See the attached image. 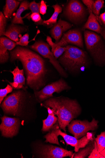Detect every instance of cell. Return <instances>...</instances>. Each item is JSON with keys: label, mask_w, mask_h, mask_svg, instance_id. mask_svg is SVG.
Returning a JSON list of instances; mask_svg holds the SVG:
<instances>
[{"label": "cell", "mask_w": 105, "mask_h": 158, "mask_svg": "<svg viewBox=\"0 0 105 158\" xmlns=\"http://www.w3.org/2000/svg\"><path fill=\"white\" fill-rule=\"evenodd\" d=\"M10 52L11 61L18 60L22 63L27 84L34 91H38L45 85L47 70L44 60L36 53L23 47H18Z\"/></svg>", "instance_id": "1"}, {"label": "cell", "mask_w": 105, "mask_h": 158, "mask_svg": "<svg viewBox=\"0 0 105 158\" xmlns=\"http://www.w3.org/2000/svg\"><path fill=\"white\" fill-rule=\"evenodd\" d=\"M42 106L54 110L58 118L59 128L66 133V127L81 114V109L76 100L63 97H51L46 100Z\"/></svg>", "instance_id": "2"}, {"label": "cell", "mask_w": 105, "mask_h": 158, "mask_svg": "<svg viewBox=\"0 0 105 158\" xmlns=\"http://www.w3.org/2000/svg\"><path fill=\"white\" fill-rule=\"evenodd\" d=\"M59 136H61L63 138L67 146L70 145L74 147L75 152H78L80 149L85 148L90 141L95 138L93 133L88 132L86 135L80 139H77L74 137L63 132L60 129L57 122L51 128L49 133L44 136V138L46 139L45 142L60 146L58 141Z\"/></svg>", "instance_id": "3"}, {"label": "cell", "mask_w": 105, "mask_h": 158, "mask_svg": "<svg viewBox=\"0 0 105 158\" xmlns=\"http://www.w3.org/2000/svg\"><path fill=\"white\" fill-rule=\"evenodd\" d=\"M65 47V51L59 61L66 69L76 71L86 65L87 57L84 51L71 45Z\"/></svg>", "instance_id": "4"}, {"label": "cell", "mask_w": 105, "mask_h": 158, "mask_svg": "<svg viewBox=\"0 0 105 158\" xmlns=\"http://www.w3.org/2000/svg\"><path fill=\"white\" fill-rule=\"evenodd\" d=\"M84 37L87 48L95 61L101 65L105 64V46L101 37L87 30L84 31Z\"/></svg>", "instance_id": "5"}, {"label": "cell", "mask_w": 105, "mask_h": 158, "mask_svg": "<svg viewBox=\"0 0 105 158\" xmlns=\"http://www.w3.org/2000/svg\"><path fill=\"white\" fill-rule=\"evenodd\" d=\"M25 95L21 90L14 91L7 96L1 107L5 114L21 117L24 106Z\"/></svg>", "instance_id": "6"}, {"label": "cell", "mask_w": 105, "mask_h": 158, "mask_svg": "<svg viewBox=\"0 0 105 158\" xmlns=\"http://www.w3.org/2000/svg\"><path fill=\"white\" fill-rule=\"evenodd\" d=\"M35 153L39 158H63L69 156L72 158L73 153L62 148L49 144L38 143L35 145Z\"/></svg>", "instance_id": "7"}, {"label": "cell", "mask_w": 105, "mask_h": 158, "mask_svg": "<svg viewBox=\"0 0 105 158\" xmlns=\"http://www.w3.org/2000/svg\"><path fill=\"white\" fill-rule=\"evenodd\" d=\"M98 121L93 118L89 122L87 120H73L67 126L68 131L77 139L86 135L90 131H94L98 128Z\"/></svg>", "instance_id": "8"}, {"label": "cell", "mask_w": 105, "mask_h": 158, "mask_svg": "<svg viewBox=\"0 0 105 158\" xmlns=\"http://www.w3.org/2000/svg\"><path fill=\"white\" fill-rule=\"evenodd\" d=\"M70 89L67 83L61 79L48 85L40 91H34V94L38 101L41 102L53 97V94L55 93H59Z\"/></svg>", "instance_id": "9"}, {"label": "cell", "mask_w": 105, "mask_h": 158, "mask_svg": "<svg viewBox=\"0 0 105 158\" xmlns=\"http://www.w3.org/2000/svg\"><path fill=\"white\" fill-rule=\"evenodd\" d=\"M30 48L37 51L45 58L49 59L50 62L60 74L64 77L67 76L65 70L56 60L53 53L50 51L48 44L43 42L38 41L36 42L34 44L30 46Z\"/></svg>", "instance_id": "10"}, {"label": "cell", "mask_w": 105, "mask_h": 158, "mask_svg": "<svg viewBox=\"0 0 105 158\" xmlns=\"http://www.w3.org/2000/svg\"><path fill=\"white\" fill-rule=\"evenodd\" d=\"M0 131L5 137L12 138L18 133L21 124L19 118H10L4 115L1 118Z\"/></svg>", "instance_id": "11"}, {"label": "cell", "mask_w": 105, "mask_h": 158, "mask_svg": "<svg viewBox=\"0 0 105 158\" xmlns=\"http://www.w3.org/2000/svg\"><path fill=\"white\" fill-rule=\"evenodd\" d=\"M85 9L83 5L78 1H71L66 9V15L71 20L77 22L84 16Z\"/></svg>", "instance_id": "12"}, {"label": "cell", "mask_w": 105, "mask_h": 158, "mask_svg": "<svg viewBox=\"0 0 105 158\" xmlns=\"http://www.w3.org/2000/svg\"><path fill=\"white\" fill-rule=\"evenodd\" d=\"M57 44L63 47L68 44H73L81 48L83 47L81 33L79 30L77 29L70 30L64 34Z\"/></svg>", "instance_id": "13"}, {"label": "cell", "mask_w": 105, "mask_h": 158, "mask_svg": "<svg viewBox=\"0 0 105 158\" xmlns=\"http://www.w3.org/2000/svg\"><path fill=\"white\" fill-rule=\"evenodd\" d=\"M17 45L16 43L5 37L0 39V62L1 64L6 62L9 58L7 50H12Z\"/></svg>", "instance_id": "14"}, {"label": "cell", "mask_w": 105, "mask_h": 158, "mask_svg": "<svg viewBox=\"0 0 105 158\" xmlns=\"http://www.w3.org/2000/svg\"><path fill=\"white\" fill-rule=\"evenodd\" d=\"M88 19L84 25L83 28L95 31L100 34L105 40V28L100 25L96 16L92 12L90 13Z\"/></svg>", "instance_id": "15"}, {"label": "cell", "mask_w": 105, "mask_h": 158, "mask_svg": "<svg viewBox=\"0 0 105 158\" xmlns=\"http://www.w3.org/2000/svg\"><path fill=\"white\" fill-rule=\"evenodd\" d=\"M10 72L13 75L14 81L11 82L8 81H7L13 89L18 90L23 89L25 90L24 85L25 84L26 79L24 76L23 69H20L18 66H17L13 71H10Z\"/></svg>", "instance_id": "16"}, {"label": "cell", "mask_w": 105, "mask_h": 158, "mask_svg": "<svg viewBox=\"0 0 105 158\" xmlns=\"http://www.w3.org/2000/svg\"><path fill=\"white\" fill-rule=\"evenodd\" d=\"M72 27L69 23L60 19L51 28L50 33L52 36L55 40V43L59 41L63 33Z\"/></svg>", "instance_id": "17"}, {"label": "cell", "mask_w": 105, "mask_h": 158, "mask_svg": "<svg viewBox=\"0 0 105 158\" xmlns=\"http://www.w3.org/2000/svg\"><path fill=\"white\" fill-rule=\"evenodd\" d=\"M47 110L48 116L46 119L42 120L43 125L42 131L43 132H49L51 128L58 122V118L56 116L54 110L49 107Z\"/></svg>", "instance_id": "18"}, {"label": "cell", "mask_w": 105, "mask_h": 158, "mask_svg": "<svg viewBox=\"0 0 105 158\" xmlns=\"http://www.w3.org/2000/svg\"><path fill=\"white\" fill-rule=\"evenodd\" d=\"M26 28L21 26L12 23L5 32L4 35L16 42L19 41L18 35L25 32Z\"/></svg>", "instance_id": "19"}, {"label": "cell", "mask_w": 105, "mask_h": 158, "mask_svg": "<svg viewBox=\"0 0 105 158\" xmlns=\"http://www.w3.org/2000/svg\"><path fill=\"white\" fill-rule=\"evenodd\" d=\"M95 139L90 141L85 148L80 149L78 152L74 153L72 158H84L88 156L95 148Z\"/></svg>", "instance_id": "20"}, {"label": "cell", "mask_w": 105, "mask_h": 158, "mask_svg": "<svg viewBox=\"0 0 105 158\" xmlns=\"http://www.w3.org/2000/svg\"><path fill=\"white\" fill-rule=\"evenodd\" d=\"M20 3L14 0H7L4 9L5 16L7 19L9 18L13 12L18 7Z\"/></svg>", "instance_id": "21"}, {"label": "cell", "mask_w": 105, "mask_h": 158, "mask_svg": "<svg viewBox=\"0 0 105 158\" xmlns=\"http://www.w3.org/2000/svg\"><path fill=\"white\" fill-rule=\"evenodd\" d=\"M29 4L28 2L26 1H24L21 3L15 16L12 21V23L24 24L22 18L21 17V14L24 11L28 9Z\"/></svg>", "instance_id": "22"}, {"label": "cell", "mask_w": 105, "mask_h": 158, "mask_svg": "<svg viewBox=\"0 0 105 158\" xmlns=\"http://www.w3.org/2000/svg\"><path fill=\"white\" fill-rule=\"evenodd\" d=\"M46 41L52 48L51 52L57 59L60 56L65 52V47L59 46L56 43H54L51 38L49 36L47 37Z\"/></svg>", "instance_id": "23"}, {"label": "cell", "mask_w": 105, "mask_h": 158, "mask_svg": "<svg viewBox=\"0 0 105 158\" xmlns=\"http://www.w3.org/2000/svg\"><path fill=\"white\" fill-rule=\"evenodd\" d=\"M54 9V12L52 15L50 19L43 22L42 23L48 26L55 25L57 23L58 17L59 13L62 12L63 10L62 8L57 4L52 6Z\"/></svg>", "instance_id": "24"}, {"label": "cell", "mask_w": 105, "mask_h": 158, "mask_svg": "<svg viewBox=\"0 0 105 158\" xmlns=\"http://www.w3.org/2000/svg\"><path fill=\"white\" fill-rule=\"evenodd\" d=\"M98 150L99 152L105 148V131L102 132L95 139Z\"/></svg>", "instance_id": "25"}, {"label": "cell", "mask_w": 105, "mask_h": 158, "mask_svg": "<svg viewBox=\"0 0 105 158\" xmlns=\"http://www.w3.org/2000/svg\"><path fill=\"white\" fill-rule=\"evenodd\" d=\"M104 4V2L103 0L95 1L92 7V12L96 17L99 15L101 9L105 7Z\"/></svg>", "instance_id": "26"}, {"label": "cell", "mask_w": 105, "mask_h": 158, "mask_svg": "<svg viewBox=\"0 0 105 158\" xmlns=\"http://www.w3.org/2000/svg\"><path fill=\"white\" fill-rule=\"evenodd\" d=\"M7 18L2 11L0 12V35H4L6 24Z\"/></svg>", "instance_id": "27"}, {"label": "cell", "mask_w": 105, "mask_h": 158, "mask_svg": "<svg viewBox=\"0 0 105 158\" xmlns=\"http://www.w3.org/2000/svg\"><path fill=\"white\" fill-rule=\"evenodd\" d=\"M13 88L10 85L8 84L6 87L4 89L0 90V103L1 104L4 98L7 94L12 92Z\"/></svg>", "instance_id": "28"}, {"label": "cell", "mask_w": 105, "mask_h": 158, "mask_svg": "<svg viewBox=\"0 0 105 158\" xmlns=\"http://www.w3.org/2000/svg\"><path fill=\"white\" fill-rule=\"evenodd\" d=\"M29 39V35L26 34L20 38L19 41L16 42L17 45L23 47L26 46L30 42L28 41Z\"/></svg>", "instance_id": "29"}, {"label": "cell", "mask_w": 105, "mask_h": 158, "mask_svg": "<svg viewBox=\"0 0 105 158\" xmlns=\"http://www.w3.org/2000/svg\"><path fill=\"white\" fill-rule=\"evenodd\" d=\"M41 2L37 3L35 1L31 2L29 4V9L31 11L32 13H39Z\"/></svg>", "instance_id": "30"}, {"label": "cell", "mask_w": 105, "mask_h": 158, "mask_svg": "<svg viewBox=\"0 0 105 158\" xmlns=\"http://www.w3.org/2000/svg\"><path fill=\"white\" fill-rule=\"evenodd\" d=\"M89 158H104L102 155L99 152L96 142L95 141V148L91 153L88 156Z\"/></svg>", "instance_id": "31"}, {"label": "cell", "mask_w": 105, "mask_h": 158, "mask_svg": "<svg viewBox=\"0 0 105 158\" xmlns=\"http://www.w3.org/2000/svg\"><path fill=\"white\" fill-rule=\"evenodd\" d=\"M28 18L29 19L31 18L33 21L36 23L39 22L41 20L42 21L39 14L38 13H32L28 17Z\"/></svg>", "instance_id": "32"}, {"label": "cell", "mask_w": 105, "mask_h": 158, "mask_svg": "<svg viewBox=\"0 0 105 158\" xmlns=\"http://www.w3.org/2000/svg\"><path fill=\"white\" fill-rule=\"evenodd\" d=\"M82 1L87 7L89 13L92 12V7L95 1L92 0H83Z\"/></svg>", "instance_id": "33"}, {"label": "cell", "mask_w": 105, "mask_h": 158, "mask_svg": "<svg viewBox=\"0 0 105 158\" xmlns=\"http://www.w3.org/2000/svg\"><path fill=\"white\" fill-rule=\"evenodd\" d=\"M47 10V6L46 2L43 1L41 2V5L40 7L39 12L42 15H44L46 13Z\"/></svg>", "instance_id": "34"}, {"label": "cell", "mask_w": 105, "mask_h": 158, "mask_svg": "<svg viewBox=\"0 0 105 158\" xmlns=\"http://www.w3.org/2000/svg\"><path fill=\"white\" fill-rule=\"evenodd\" d=\"M98 21L101 23H103L105 26V12L101 14L99 17H96Z\"/></svg>", "instance_id": "35"}, {"label": "cell", "mask_w": 105, "mask_h": 158, "mask_svg": "<svg viewBox=\"0 0 105 158\" xmlns=\"http://www.w3.org/2000/svg\"><path fill=\"white\" fill-rule=\"evenodd\" d=\"M99 153L105 158V148Z\"/></svg>", "instance_id": "36"}]
</instances>
